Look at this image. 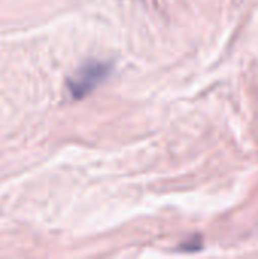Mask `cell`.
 I'll use <instances>...</instances> for the list:
<instances>
[{
  "label": "cell",
  "mask_w": 258,
  "mask_h": 259,
  "mask_svg": "<svg viewBox=\"0 0 258 259\" xmlns=\"http://www.w3.org/2000/svg\"><path fill=\"white\" fill-rule=\"evenodd\" d=\"M111 73V64L103 61H87L68 79L67 88L75 100H81L91 94Z\"/></svg>",
  "instance_id": "obj_1"
}]
</instances>
